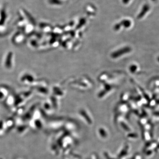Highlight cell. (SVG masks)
<instances>
[{
	"mask_svg": "<svg viewBox=\"0 0 159 159\" xmlns=\"http://www.w3.org/2000/svg\"><path fill=\"white\" fill-rule=\"evenodd\" d=\"M14 54L11 51H9L7 53L4 59V67L7 70H11L13 68L14 66Z\"/></svg>",
	"mask_w": 159,
	"mask_h": 159,
	"instance_id": "obj_1",
	"label": "cell"
},
{
	"mask_svg": "<svg viewBox=\"0 0 159 159\" xmlns=\"http://www.w3.org/2000/svg\"><path fill=\"white\" fill-rule=\"evenodd\" d=\"M8 92H9V90L7 87L5 86H0V99L4 98V96L8 95Z\"/></svg>",
	"mask_w": 159,
	"mask_h": 159,
	"instance_id": "obj_2",
	"label": "cell"
},
{
	"mask_svg": "<svg viewBox=\"0 0 159 159\" xmlns=\"http://www.w3.org/2000/svg\"><path fill=\"white\" fill-rule=\"evenodd\" d=\"M152 1H155V0H152Z\"/></svg>",
	"mask_w": 159,
	"mask_h": 159,
	"instance_id": "obj_3",
	"label": "cell"
}]
</instances>
